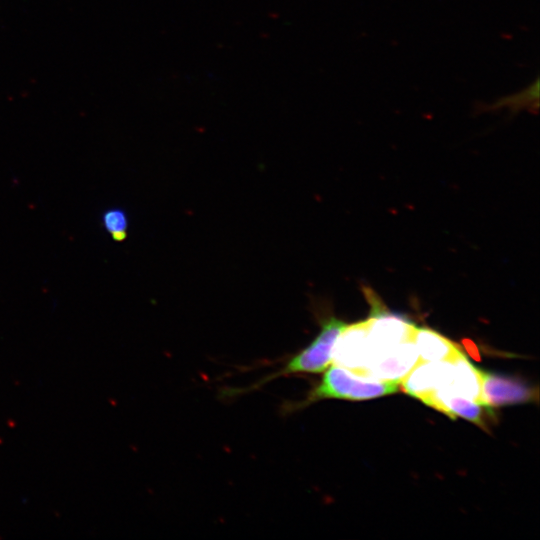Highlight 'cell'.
<instances>
[{"label": "cell", "instance_id": "1", "mask_svg": "<svg viewBox=\"0 0 540 540\" xmlns=\"http://www.w3.org/2000/svg\"><path fill=\"white\" fill-rule=\"evenodd\" d=\"M399 382L370 379L355 375L348 369L332 365L326 369L321 381L313 387L307 397L294 404L286 405V412L306 407L322 399L366 400L393 394Z\"/></svg>", "mask_w": 540, "mask_h": 540}, {"label": "cell", "instance_id": "2", "mask_svg": "<svg viewBox=\"0 0 540 540\" xmlns=\"http://www.w3.org/2000/svg\"><path fill=\"white\" fill-rule=\"evenodd\" d=\"M320 325L318 335L308 346L290 357L279 371L268 376L261 383L280 376L325 371L331 363L335 342L347 324L334 316H329L323 317Z\"/></svg>", "mask_w": 540, "mask_h": 540}, {"label": "cell", "instance_id": "3", "mask_svg": "<svg viewBox=\"0 0 540 540\" xmlns=\"http://www.w3.org/2000/svg\"><path fill=\"white\" fill-rule=\"evenodd\" d=\"M483 404L491 408L531 402L536 390L524 381L508 376L480 371Z\"/></svg>", "mask_w": 540, "mask_h": 540}, {"label": "cell", "instance_id": "4", "mask_svg": "<svg viewBox=\"0 0 540 540\" xmlns=\"http://www.w3.org/2000/svg\"><path fill=\"white\" fill-rule=\"evenodd\" d=\"M454 361H420L403 379L405 393L421 400L437 389H446L452 383Z\"/></svg>", "mask_w": 540, "mask_h": 540}, {"label": "cell", "instance_id": "5", "mask_svg": "<svg viewBox=\"0 0 540 540\" xmlns=\"http://www.w3.org/2000/svg\"><path fill=\"white\" fill-rule=\"evenodd\" d=\"M368 321L347 325L338 336L332 352L334 365L359 375L365 365Z\"/></svg>", "mask_w": 540, "mask_h": 540}, {"label": "cell", "instance_id": "6", "mask_svg": "<svg viewBox=\"0 0 540 540\" xmlns=\"http://www.w3.org/2000/svg\"><path fill=\"white\" fill-rule=\"evenodd\" d=\"M421 401L446 414L452 419L457 417L469 420L478 426L486 427V416L492 415V409L478 402L466 399L464 397L449 394L443 390L437 389L421 399Z\"/></svg>", "mask_w": 540, "mask_h": 540}, {"label": "cell", "instance_id": "7", "mask_svg": "<svg viewBox=\"0 0 540 540\" xmlns=\"http://www.w3.org/2000/svg\"><path fill=\"white\" fill-rule=\"evenodd\" d=\"M413 341L420 361H452L462 352L453 342L429 328H416Z\"/></svg>", "mask_w": 540, "mask_h": 540}, {"label": "cell", "instance_id": "8", "mask_svg": "<svg viewBox=\"0 0 540 540\" xmlns=\"http://www.w3.org/2000/svg\"><path fill=\"white\" fill-rule=\"evenodd\" d=\"M539 106V79L528 85L522 91L505 96L495 102V108L507 107L513 112L528 109L537 111Z\"/></svg>", "mask_w": 540, "mask_h": 540}, {"label": "cell", "instance_id": "9", "mask_svg": "<svg viewBox=\"0 0 540 540\" xmlns=\"http://www.w3.org/2000/svg\"><path fill=\"white\" fill-rule=\"evenodd\" d=\"M103 225L116 241H123L127 235L128 218L126 213L118 208L107 210L103 215Z\"/></svg>", "mask_w": 540, "mask_h": 540}]
</instances>
